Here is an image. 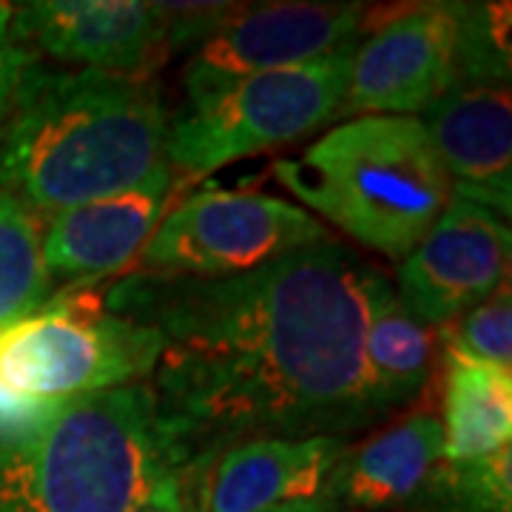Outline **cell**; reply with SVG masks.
<instances>
[{"mask_svg":"<svg viewBox=\"0 0 512 512\" xmlns=\"http://www.w3.org/2000/svg\"><path fill=\"white\" fill-rule=\"evenodd\" d=\"M379 268L325 239L251 274H128L103 308L163 339L148 376L177 473L248 439L348 436L379 416L365 330Z\"/></svg>","mask_w":512,"mask_h":512,"instance_id":"cell-1","label":"cell"},{"mask_svg":"<svg viewBox=\"0 0 512 512\" xmlns=\"http://www.w3.org/2000/svg\"><path fill=\"white\" fill-rule=\"evenodd\" d=\"M171 114L148 77L26 66L0 123V194L40 220L168 171Z\"/></svg>","mask_w":512,"mask_h":512,"instance_id":"cell-2","label":"cell"},{"mask_svg":"<svg viewBox=\"0 0 512 512\" xmlns=\"http://www.w3.org/2000/svg\"><path fill=\"white\" fill-rule=\"evenodd\" d=\"M174 473L146 382L0 427V512H128Z\"/></svg>","mask_w":512,"mask_h":512,"instance_id":"cell-3","label":"cell"},{"mask_svg":"<svg viewBox=\"0 0 512 512\" xmlns=\"http://www.w3.org/2000/svg\"><path fill=\"white\" fill-rule=\"evenodd\" d=\"M274 180L387 259L410 254L453 194L424 123L402 114L350 117L302 154L276 160Z\"/></svg>","mask_w":512,"mask_h":512,"instance_id":"cell-4","label":"cell"},{"mask_svg":"<svg viewBox=\"0 0 512 512\" xmlns=\"http://www.w3.org/2000/svg\"><path fill=\"white\" fill-rule=\"evenodd\" d=\"M163 339L77 293L0 330V427L40 407L148 382Z\"/></svg>","mask_w":512,"mask_h":512,"instance_id":"cell-5","label":"cell"},{"mask_svg":"<svg viewBox=\"0 0 512 512\" xmlns=\"http://www.w3.org/2000/svg\"><path fill=\"white\" fill-rule=\"evenodd\" d=\"M359 40L330 55L231 83L191 100L168 131L171 171L205 177L222 165L288 146L339 120Z\"/></svg>","mask_w":512,"mask_h":512,"instance_id":"cell-6","label":"cell"},{"mask_svg":"<svg viewBox=\"0 0 512 512\" xmlns=\"http://www.w3.org/2000/svg\"><path fill=\"white\" fill-rule=\"evenodd\" d=\"M330 239L305 208L256 191H200L168 208L140 254L146 274L220 276L256 268Z\"/></svg>","mask_w":512,"mask_h":512,"instance_id":"cell-7","label":"cell"},{"mask_svg":"<svg viewBox=\"0 0 512 512\" xmlns=\"http://www.w3.org/2000/svg\"><path fill=\"white\" fill-rule=\"evenodd\" d=\"M365 3H254L231 9L191 49L183 86L202 100L256 74L302 66L362 40Z\"/></svg>","mask_w":512,"mask_h":512,"instance_id":"cell-8","label":"cell"},{"mask_svg":"<svg viewBox=\"0 0 512 512\" xmlns=\"http://www.w3.org/2000/svg\"><path fill=\"white\" fill-rule=\"evenodd\" d=\"M464 3L407 6L359 40L339 117H419L458 80Z\"/></svg>","mask_w":512,"mask_h":512,"instance_id":"cell-9","label":"cell"},{"mask_svg":"<svg viewBox=\"0 0 512 512\" xmlns=\"http://www.w3.org/2000/svg\"><path fill=\"white\" fill-rule=\"evenodd\" d=\"M510 220L450 194L436 225L404 256L396 293L430 328H444L507 282Z\"/></svg>","mask_w":512,"mask_h":512,"instance_id":"cell-10","label":"cell"},{"mask_svg":"<svg viewBox=\"0 0 512 512\" xmlns=\"http://www.w3.org/2000/svg\"><path fill=\"white\" fill-rule=\"evenodd\" d=\"M345 450V436L225 444L177 473L185 512H274L322 498Z\"/></svg>","mask_w":512,"mask_h":512,"instance_id":"cell-11","label":"cell"},{"mask_svg":"<svg viewBox=\"0 0 512 512\" xmlns=\"http://www.w3.org/2000/svg\"><path fill=\"white\" fill-rule=\"evenodd\" d=\"M12 9L15 37L32 55H49L74 69L148 77L171 49L163 3L32 0Z\"/></svg>","mask_w":512,"mask_h":512,"instance_id":"cell-12","label":"cell"},{"mask_svg":"<svg viewBox=\"0 0 512 512\" xmlns=\"http://www.w3.org/2000/svg\"><path fill=\"white\" fill-rule=\"evenodd\" d=\"M456 197L510 220L512 103L510 80H456L419 114Z\"/></svg>","mask_w":512,"mask_h":512,"instance_id":"cell-13","label":"cell"},{"mask_svg":"<svg viewBox=\"0 0 512 512\" xmlns=\"http://www.w3.org/2000/svg\"><path fill=\"white\" fill-rule=\"evenodd\" d=\"M174 188V171L168 168L131 191L83 202L43 222L46 271L52 282L69 285L57 293L97 285L140 259L171 208Z\"/></svg>","mask_w":512,"mask_h":512,"instance_id":"cell-14","label":"cell"},{"mask_svg":"<svg viewBox=\"0 0 512 512\" xmlns=\"http://www.w3.org/2000/svg\"><path fill=\"white\" fill-rule=\"evenodd\" d=\"M444 461V427L430 410L407 416L359 447H348L333 467L325 498L350 510L410 507Z\"/></svg>","mask_w":512,"mask_h":512,"instance_id":"cell-15","label":"cell"},{"mask_svg":"<svg viewBox=\"0 0 512 512\" xmlns=\"http://www.w3.org/2000/svg\"><path fill=\"white\" fill-rule=\"evenodd\" d=\"M436 328L419 322L404 308L393 282L379 271L370 288L365 330V365L370 399L379 416L416 399L430 379Z\"/></svg>","mask_w":512,"mask_h":512,"instance_id":"cell-16","label":"cell"},{"mask_svg":"<svg viewBox=\"0 0 512 512\" xmlns=\"http://www.w3.org/2000/svg\"><path fill=\"white\" fill-rule=\"evenodd\" d=\"M444 461H473L512 439V373L444 345Z\"/></svg>","mask_w":512,"mask_h":512,"instance_id":"cell-17","label":"cell"},{"mask_svg":"<svg viewBox=\"0 0 512 512\" xmlns=\"http://www.w3.org/2000/svg\"><path fill=\"white\" fill-rule=\"evenodd\" d=\"M55 296L43 262V220L0 194V330L40 311Z\"/></svg>","mask_w":512,"mask_h":512,"instance_id":"cell-18","label":"cell"},{"mask_svg":"<svg viewBox=\"0 0 512 512\" xmlns=\"http://www.w3.org/2000/svg\"><path fill=\"white\" fill-rule=\"evenodd\" d=\"M413 504L444 512H512V447L473 461H441Z\"/></svg>","mask_w":512,"mask_h":512,"instance_id":"cell-19","label":"cell"},{"mask_svg":"<svg viewBox=\"0 0 512 512\" xmlns=\"http://www.w3.org/2000/svg\"><path fill=\"white\" fill-rule=\"evenodd\" d=\"M439 339L458 353L512 373V296L504 282L476 308L439 328Z\"/></svg>","mask_w":512,"mask_h":512,"instance_id":"cell-20","label":"cell"},{"mask_svg":"<svg viewBox=\"0 0 512 512\" xmlns=\"http://www.w3.org/2000/svg\"><path fill=\"white\" fill-rule=\"evenodd\" d=\"M458 80H510V3H464Z\"/></svg>","mask_w":512,"mask_h":512,"instance_id":"cell-21","label":"cell"},{"mask_svg":"<svg viewBox=\"0 0 512 512\" xmlns=\"http://www.w3.org/2000/svg\"><path fill=\"white\" fill-rule=\"evenodd\" d=\"M12 15H15V9L9 3H0V123L9 111L18 80L26 72V66L35 60V55L15 37Z\"/></svg>","mask_w":512,"mask_h":512,"instance_id":"cell-22","label":"cell"},{"mask_svg":"<svg viewBox=\"0 0 512 512\" xmlns=\"http://www.w3.org/2000/svg\"><path fill=\"white\" fill-rule=\"evenodd\" d=\"M128 512H185L183 495H180V481L177 473L174 476H165L151 493Z\"/></svg>","mask_w":512,"mask_h":512,"instance_id":"cell-23","label":"cell"},{"mask_svg":"<svg viewBox=\"0 0 512 512\" xmlns=\"http://www.w3.org/2000/svg\"><path fill=\"white\" fill-rule=\"evenodd\" d=\"M274 512H339L333 504H330V498H313V501H302V504H288V507H279Z\"/></svg>","mask_w":512,"mask_h":512,"instance_id":"cell-24","label":"cell"},{"mask_svg":"<svg viewBox=\"0 0 512 512\" xmlns=\"http://www.w3.org/2000/svg\"><path fill=\"white\" fill-rule=\"evenodd\" d=\"M410 510L413 512H444V510H439V507H430V504H413Z\"/></svg>","mask_w":512,"mask_h":512,"instance_id":"cell-25","label":"cell"}]
</instances>
